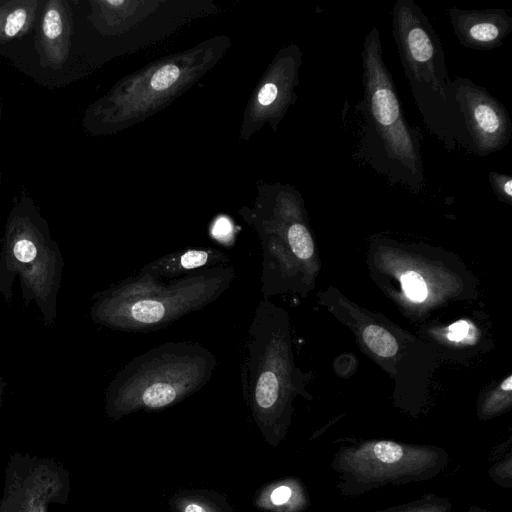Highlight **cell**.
<instances>
[{
	"mask_svg": "<svg viewBox=\"0 0 512 512\" xmlns=\"http://www.w3.org/2000/svg\"><path fill=\"white\" fill-rule=\"evenodd\" d=\"M489 477L499 486L512 487V454L494 463L488 470Z\"/></svg>",
	"mask_w": 512,
	"mask_h": 512,
	"instance_id": "ffe728a7",
	"label": "cell"
},
{
	"mask_svg": "<svg viewBox=\"0 0 512 512\" xmlns=\"http://www.w3.org/2000/svg\"><path fill=\"white\" fill-rule=\"evenodd\" d=\"M502 390L506 392H510L512 389V377L508 376V378L501 385Z\"/></svg>",
	"mask_w": 512,
	"mask_h": 512,
	"instance_id": "4316f807",
	"label": "cell"
},
{
	"mask_svg": "<svg viewBox=\"0 0 512 512\" xmlns=\"http://www.w3.org/2000/svg\"><path fill=\"white\" fill-rule=\"evenodd\" d=\"M64 266L47 220L34 199L21 192L12 203L1 240L0 295L10 303L18 278L24 306L34 303L43 324L51 327L57 320Z\"/></svg>",
	"mask_w": 512,
	"mask_h": 512,
	"instance_id": "277c9868",
	"label": "cell"
},
{
	"mask_svg": "<svg viewBox=\"0 0 512 512\" xmlns=\"http://www.w3.org/2000/svg\"><path fill=\"white\" fill-rule=\"evenodd\" d=\"M236 277L230 265L161 280L139 272L98 292L89 316L94 324L124 332L166 327L217 300Z\"/></svg>",
	"mask_w": 512,
	"mask_h": 512,
	"instance_id": "7a4b0ae2",
	"label": "cell"
},
{
	"mask_svg": "<svg viewBox=\"0 0 512 512\" xmlns=\"http://www.w3.org/2000/svg\"><path fill=\"white\" fill-rule=\"evenodd\" d=\"M1 101H0V131H1ZM1 181H2V171H1V161H0V193H1Z\"/></svg>",
	"mask_w": 512,
	"mask_h": 512,
	"instance_id": "f1b7e54d",
	"label": "cell"
},
{
	"mask_svg": "<svg viewBox=\"0 0 512 512\" xmlns=\"http://www.w3.org/2000/svg\"><path fill=\"white\" fill-rule=\"evenodd\" d=\"M448 463L449 454L442 447L383 439L342 446L330 466L337 475L338 492L357 497L386 485L433 479Z\"/></svg>",
	"mask_w": 512,
	"mask_h": 512,
	"instance_id": "52a82bcc",
	"label": "cell"
},
{
	"mask_svg": "<svg viewBox=\"0 0 512 512\" xmlns=\"http://www.w3.org/2000/svg\"><path fill=\"white\" fill-rule=\"evenodd\" d=\"M290 248L297 261H307L314 254V242L307 227L298 221L292 222L287 229Z\"/></svg>",
	"mask_w": 512,
	"mask_h": 512,
	"instance_id": "ac0fdd59",
	"label": "cell"
},
{
	"mask_svg": "<svg viewBox=\"0 0 512 512\" xmlns=\"http://www.w3.org/2000/svg\"><path fill=\"white\" fill-rule=\"evenodd\" d=\"M284 312L269 300L257 304L241 364L244 399L264 439L277 446L290 423V361Z\"/></svg>",
	"mask_w": 512,
	"mask_h": 512,
	"instance_id": "5b68a950",
	"label": "cell"
},
{
	"mask_svg": "<svg viewBox=\"0 0 512 512\" xmlns=\"http://www.w3.org/2000/svg\"><path fill=\"white\" fill-rule=\"evenodd\" d=\"M277 94V86L273 83H267L260 90L258 100L262 105H269L275 101Z\"/></svg>",
	"mask_w": 512,
	"mask_h": 512,
	"instance_id": "cb8c5ba5",
	"label": "cell"
},
{
	"mask_svg": "<svg viewBox=\"0 0 512 512\" xmlns=\"http://www.w3.org/2000/svg\"><path fill=\"white\" fill-rule=\"evenodd\" d=\"M170 505L172 512H232L222 497L206 491L182 492Z\"/></svg>",
	"mask_w": 512,
	"mask_h": 512,
	"instance_id": "9a60e30c",
	"label": "cell"
},
{
	"mask_svg": "<svg viewBox=\"0 0 512 512\" xmlns=\"http://www.w3.org/2000/svg\"><path fill=\"white\" fill-rule=\"evenodd\" d=\"M229 261V256L217 248H187L149 262L139 272L171 280L197 270L228 265Z\"/></svg>",
	"mask_w": 512,
	"mask_h": 512,
	"instance_id": "4fadbf2b",
	"label": "cell"
},
{
	"mask_svg": "<svg viewBox=\"0 0 512 512\" xmlns=\"http://www.w3.org/2000/svg\"><path fill=\"white\" fill-rule=\"evenodd\" d=\"M447 14L457 39L470 49L498 48L512 32V17L502 8L467 10L451 7Z\"/></svg>",
	"mask_w": 512,
	"mask_h": 512,
	"instance_id": "8fae6325",
	"label": "cell"
},
{
	"mask_svg": "<svg viewBox=\"0 0 512 512\" xmlns=\"http://www.w3.org/2000/svg\"><path fill=\"white\" fill-rule=\"evenodd\" d=\"M449 337L453 341H460L468 332V325L464 321H458L450 327Z\"/></svg>",
	"mask_w": 512,
	"mask_h": 512,
	"instance_id": "d4e9b609",
	"label": "cell"
},
{
	"mask_svg": "<svg viewBox=\"0 0 512 512\" xmlns=\"http://www.w3.org/2000/svg\"><path fill=\"white\" fill-rule=\"evenodd\" d=\"M488 178L499 198L510 202L512 199V177L508 174L490 172Z\"/></svg>",
	"mask_w": 512,
	"mask_h": 512,
	"instance_id": "7402d4cb",
	"label": "cell"
},
{
	"mask_svg": "<svg viewBox=\"0 0 512 512\" xmlns=\"http://www.w3.org/2000/svg\"><path fill=\"white\" fill-rule=\"evenodd\" d=\"M361 58L360 157L392 183L418 191L425 186L421 132L404 116L377 27L366 35Z\"/></svg>",
	"mask_w": 512,
	"mask_h": 512,
	"instance_id": "6da1fadb",
	"label": "cell"
},
{
	"mask_svg": "<svg viewBox=\"0 0 512 512\" xmlns=\"http://www.w3.org/2000/svg\"><path fill=\"white\" fill-rule=\"evenodd\" d=\"M74 12L71 0H43L22 71L46 87L72 80Z\"/></svg>",
	"mask_w": 512,
	"mask_h": 512,
	"instance_id": "9c48e42d",
	"label": "cell"
},
{
	"mask_svg": "<svg viewBox=\"0 0 512 512\" xmlns=\"http://www.w3.org/2000/svg\"><path fill=\"white\" fill-rule=\"evenodd\" d=\"M466 512H491L489 510L477 507V506H471Z\"/></svg>",
	"mask_w": 512,
	"mask_h": 512,
	"instance_id": "83f0119b",
	"label": "cell"
},
{
	"mask_svg": "<svg viewBox=\"0 0 512 512\" xmlns=\"http://www.w3.org/2000/svg\"><path fill=\"white\" fill-rule=\"evenodd\" d=\"M179 68L169 64L161 67L151 78V86L155 90H164L170 87L179 77Z\"/></svg>",
	"mask_w": 512,
	"mask_h": 512,
	"instance_id": "44dd1931",
	"label": "cell"
},
{
	"mask_svg": "<svg viewBox=\"0 0 512 512\" xmlns=\"http://www.w3.org/2000/svg\"><path fill=\"white\" fill-rule=\"evenodd\" d=\"M108 5H112V6H118V5H121L123 4L124 2L123 1H106Z\"/></svg>",
	"mask_w": 512,
	"mask_h": 512,
	"instance_id": "f546056e",
	"label": "cell"
},
{
	"mask_svg": "<svg viewBox=\"0 0 512 512\" xmlns=\"http://www.w3.org/2000/svg\"><path fill=\"white\" fill-rule=\"evenodd\" d=\"M232 233V225L225 217L218 218L212 228L214 237L226 241Z\"/></svg>",
	"mask_w": 512,
	"mask_h": 512,
	"instance_id": "603a6c76",
	"label": "cell"
},
{
	"mask_svg": "<svg viewBox=\"0 0 512 512\" xmlns=\"http://www.w3.org/2000/svg\"><path fill=\"white\" fill-rule=\"evenodd\" d=\"M254 504L267 512H303L309 506V497L302 481L289 477L264 486Z\"/></svg>",
	"mask_w": 512,
	"mask_h": 512,
	"instance_id": "5bb4252c",
	"label": "cell"
},
{
	"mask_svg": "<svg viewBox=\"0 0 512 512\" xmlns=\"http://www.w3.org/2000/svg\"><path fill=\"white\" fill-rule=\"evenodd\" d=\"M457 147L487 156L508 145L512 120L506 107L470 79L451 82Z\"/></svg>",
	"mask_w": 512,
	"mask_h": 512,
	"instance_id": "ba28073f",
	"label": "cell"
},
{
	"mask_svg": "<svg viewBox=\"0 0 512 512\" xmlns=\"http://www.w3.org/2000/svg\"><path fill=\"white\" fill-rule=\"evenodd\" d=\"M70 490L64 467L49 458L15 454L10 457L0 495V512H48L63 504Z\"/></svg>",
	"mask_w": 512,
	"mask_h": 512,
	"instance_id": "30bf717a",
	"label": "cell"
},
{
	"mask_svg": "<svg viewBox=\"0 0 512 512\" xmlns=\"http://www.w3.org/2000/svg\"><path fill=\"white\" fill-rule=\"evenodd\" d=\"M392 34L415 105L426 128L446 147H457L448 74L439 36L413 0H397L392 8Z\"/></svg>",
	"mask_w": 512,
	"mask_h": 512,
	"instance_id": "8992f818",
	"label": "cell"
},
{
	"mask_svg": "<svg viewBox=\"0 0 512 512\" xmlns=\"http://www.w3.org/2000/svg\"><path fill=\"white\" fill-rule=\"evenodd\" d=\"M217 366L214 354L196 342L157 345L127 362L105 391L104 411L120 418L174 406L202 389Z\"/></svg>",
	"mask_w": 512,
	"mask_h": 512,
	"instance_id": "3957f363",
	"label": "cell"
},
{
	"mask_svg": "<svg viewBox=\"0 0 512 512\" xmlns=\"http://www.w3.org/2000/svg\"><path fill=\"white\" fill-rule=\"evenodd\" d=\"M401 283L406 296L412 301L421 302L427 297L425 281L418 273L410 271L403 274Z\"/></svg>",
	"mask_w": 512,
	"mask_h": 512,
	"instance_id": "d6986e66",
	"label": "cell"
},
{
	"mask_svg": "<svg viewBox=\"0 0 512 512\" xmlns=\"http://www.w3.org/2000/svg\"><path fill=\"white\" fill-rule=\"evenodd\" d=\"M362 336L368 348L378 356L391 357L398 350V344L392 334L378 325L367 326Z\"/></svg>",
	"mask_w": 512,
	"mask_h": 512,
	"instance_id": "e0dca14e",
	"label": "cell"
},
{
	"mask_svg": "<svg viewBox=\"0 0 512 512\" xmlns=\"http://www.w3.org/2000/svg\"><path fill=\"white\" fill-rule=\"evenodd\" d=\"M43 0H0V56L22 70Z\"/></svg>",
	"mask_w": 512,
	"mask_h": 512,
	"instance_id": "7c38bea8",
	"label": "cell"
},
{
	"mask_svg": "<svg viewBox=\"0 0 512 512\" xmlns=\"http://www.w3.org/2000/svg\"><path fill=\"white\" fill-rule=\"evenodd\" d=\"M452 502L448 497L426 494L409 502L372 512H451Z\"/></svg>",
	"mask_w": 512,
	"mask_h": 512,
	"instance_id": "2e32d148",
	"label": "cell"
},
{
	"mask_svg": "<svg viewBox=\"0 0 512 512\" xmlns=\"http://www.w3.org/2000/svg\"><path fill=\"white\" fill-rule=\"evenodd\" d=\"M8 386V382L3 377L1 371H0V407H2L4 402V393L5 389Z\"/></svg>",
	"mask_w": 512,
	"mask_h": 512,
	"instance_id": "484cf974",
	"label": "cell"
}]
</instances>
